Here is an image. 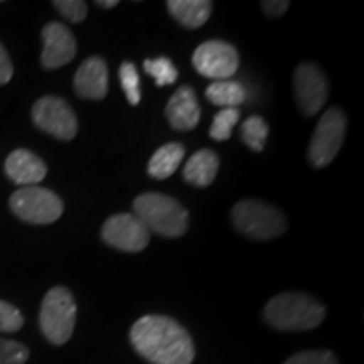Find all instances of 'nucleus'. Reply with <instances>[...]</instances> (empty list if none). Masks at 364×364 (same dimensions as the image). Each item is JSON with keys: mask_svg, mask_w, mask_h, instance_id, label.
Listing matches in <instances>:
<instances>
[{"mask_svg": "<svg viewBox=\"0 0 364 364\" xmlns=\"http://www.w3.org/2000/svg\"><path fill=\"white\" fill-rule=\"evenodd\" d=\"M240 120V110L238 108H223L213 120L211 129H209V136L223 142L228 140L233 134V127L238 124Z\"/></svg>", "mask_w": 364, "mask_h": 364, "instance_id": "22", "label": "nucleus"}, {"mask_svg": "<svg viewBox=\"0 0 364 364\" xmlns=\"http://www.w3.org/2000/svg\"><path fill=\"white\" fill-rule=\"evenodd\" d=\"M289 7L290 2H287V0H265V2H262L263 12H265L268 17H272V19L284 16V14L289 11Z\"/></svg>", "mask_w": 364, "mask_h": 364, "instance_id": "28", "label": "nucleus"}, {"mask_svg": "<svg viewBox=\"0 0 364 364\" xmlns=\"http://www.w3.org/2000/svg\"><path fill=\"white\" fill-rule=\"evenodd\" d=\"M144 68L145 71H147V75H150L156 80V85L159 88L176 83L177 76H179V73H177L176 66L172 65L171 59L164 56L156 59H145Z\"/></svg>", "mask_w": 364, "mask_h": 364, "instance_id": "21", "label": "nucleus"}, {"mask_svg": "<svg viewBox=\"0 0 364 364\" xmlns=\"http://www.w3.org/2000/svg\"><path fill=\"white\" fill-rule=\"evenodd\" d=\"M9 203L14 215L33 225H51L65 211V204L58 194L38 186H27L16 191Z\"/></svg>", "mask_w": 364, "mask_h": 364, "instance_id": "6", "label": "nucleus"}, {"mask_svg": "<svg viewBox=\"0 0 364 364\" xmlns=\"http://www.w3.org/2000/svg\"><path fill=\"white\" fill-rule=\"evenodd\" d=\"M33 122L46 134L59 140L75 139L78 134V118L63 98L43 97L33 107Z\"/></svg>", "mask_w": 364, "mask_h": 364, "instance_id": "9", "label": "nucleus"}, {"mask_svg": "<svg viewBox=\"0 0 364 364\" xmlns=\"http://www.w3.org/2000/svg\"><path fill=\"white\" fill-rule=\"evenodd\" d=\"M263 317L279 331H311L324 321L326 309L306 294L285 292L267 304Z\"/></svg>", "mask_w": 364, "mask_h": 364, "instance_id": "2", "label": "nucleus"}, {"mask_svg": "<svg viewBox=\"0 0 364 364\" xmlns=\"http://www.w3.org/2000/svg\"><path fill=\"white\" fill-rule=\"evenodd\" d=\"M6 174L19 186H36L48 174V167L36 154L26 149L14 150L6 161Z\"/></svg>", "mask_w": 364, "mask_h": 364, "instance_id": "15", "label": "nucleus"}, {"mask_svg": "<svg viewBox=\"0 0 364 364\" xmlns=\"http://www.w3.org/2000/svg\"><path fill=\"white\" fill-rule=\"evenodd\" d=\"M14 75V66L11 58L2 44H0V85H7Z\"/></svg>", "mask_w": 364, "mask_h": 364, "instance_id": "29", "label": "nucleus"}, {"mask_svg": "<svg viewBox=\"0 0 364 364\" xmlns=\"http://www.w3.org/2000/svg\"><path fill=\"white\" fill-rule=\"evenodd\" d=\"M24 326V317L19 309H16L12 304L0 300V331L2 332H16Z\"/></svg>", "mask_w": 364, "mask_h": 364, "instance_id": "26", "label": "nucleus"}, {"mask_svg": "<svg viewBox=\"0 0 364 364\" xmlns=\"http://www.w3.org/2000/svg\"><path fill=\"white\" fill-rule=\"evenodd\" d=\"M76 324V304L65 287H54L46 294L39 312V326L44 338L54 346L68 343Z\"/></svg>", "mask_w": 364, "mask_h": 364, "instance_id": "5", "label": "nucleus"}, {"mask_svg": "<svg viewBox=\"0 0 364 364\" xmlns=\"http://www.w3.org/2000/svg\"><path fill=\"white\" fill-rule=\"evenodd\" d=\"M134 215L147 226L149 231L166 238H179L189 226V215L182 204L171 196L161 193L136 196Z\"/></svg>", "mask_w": 364, "mask_h": 364, "instance_id": "3", "label": "nucleus"}, {"mask_svg": "<svg viewBox=\"0 0 364 364\" xmlns=\"http://www.w3.org/2000/svg\"><path fill=\"white\" fill-rule=\"evenodd\" d=\"M171 16L188 29H198L206 24L213 11V2L208 0H171L167 2Z\"/></svg>", "mask_w": 364, "mask_h": 364, "instance_id": "17", "label": "nucleus"}, {"mask_svg": "<svg viewBox=\"0 0 364 364\" xmlns=\"http://www.w3.org/2000/svg\"><path fill=\"white\" fill-rule=\"evenodd\" d=\"M29 359V349L17 341L0 339V364H24Z\"/></svg>", "mask_w": 364, "mask_h": 364, "instance_id": "24", "label": "nucleus"}, {"mask_svg": "<svg viewBox=\"0 0 364 364\" xmlns=\"http://www.w3.org/2000/svg\"><path fill=\"white\" fill-rule=\"evenodd\" d=\"M75 90L85 100H102L108 93V66L105 59L88 58L75 75Z\"/></svg>", "mask_w": 364, "mask_h": 364, "instance_id": "13", "label": "nucleus"}, {"mask_svg": "<svg viewBox=\"0 0 364 364\" xmlns=\"http://www.w3.org/2000/svg\"><path fill=\"white\" fill-rule=\"evenodd\" d=\"M102 238L107 245L127 253H139L147 248L150 231L135 215L122 213L108 218L102 228Z\"/></svg>", "mask_w": 364, "mask_h": 364, "instance_id": "10", "label": "nucleus"}, {"mask_svg": "<svg viewBox=\"0 0 364 364\" xmlns=\"http://www.w3.org/2000/svg\"><path fill=\"white\" fill-rule=\"evenodd\" d=\"M53 6L58 9V12L63 17L75 22V24L85 21V17L88 16V7H86L83 0H54Z\"/></svg>", "mask_w": 364, "mask_h": 364, "instance_id": "25", "label": "nucleus"}, {"mask_svg": "<svg viewBox=\"0 0 364 364\" xmlns=\"http://www.w3.org/2000/svg\"><path fill=\"white\" fill-rule=\"evenodd\" d=\"M166 117L172 129L176 130H193L201 120V108H199L198 97L191 86H181L172 95L166 107Z\"/></svg>", "mask_w": 364, "mask_h": 364, "instance_id": "14", "label": "nucleus"}, {"mask_svg": "<svg viewBox=\"0 0 364 364\" xmlns=\"http://www.w3.org/2000/svg\"><path fill=\"white\" fill-rule=\"evenodd\" d=\"M118 75H120L122 88H124V93L127 100H129V103L134 105V107L139 105L142 93H140V76L139 71H136V66L130 61L122 63Z\"/></svg>", "mask_w": 364, "mask_h": 364, "instance_id": "23", "label": "nucleus"}, {"mask_svg": "<svg viewBox=\"0 0 364 364\" xmlns=\"http://www.w3.org/2000/svg\"><path fill=\"white\" fill-rule=\"evenodd\" d=\"M206 98L221 108H236L247 100V90L238 81H215L206 88Z\"/></svg>", "mask_w": 364, "mask_h": 364, "instance_id": "19", "label": "nucleus"}, {"mask_svg": "<svg viewBox=\"0 0 364 364\" xmlns=\"http://www.w3.org/2000/svg\"><path fill=\"white\" fill-rule=\"evenodd\" d=\"M284 364H338V359L329 351H304L289 358Z\"/></svg>", "mask_w": 364, "mask_h": 364, "instance_id": "27", "label": "nucleus"}, {"mask_svg": "<svg viewBox=\"0 0 364 364\" xmlns=\"http://www.w3.org/2000/svg\"><path fill=\"white\" fill-rule=\"evenodd\" d=\"M193 66L204 78L225 81L236 75L240 68V56L235 46L225 41L213 39L196 48Z\"/></svg>", "mask_w": 364, "mask_h": 364, "instance_id": "8", "label": "nucleus"}, {"mask_svg": "<svg viewBox=\"0 0 364 364\" xmlns=\"http://www.w3.org/2000/svg\"><path fill=\"white\" fill-rule=\"evenodd\" d=\"M294 93L304 115H317L329 97V83L321 68L314 63H302L294 75Z\"/></svg>", "mask_w": 364, "mask_h": 364, "instance_id": "11", "label": "nucleus"}, {"mask_svg": "<svg viewBox=\"0 0 364 364\" xmlns=\"http://www.w3.org/2000/svg\"><path fill=\"white\" fill-rule=\"evenodd\" d=\"M43 54L41 65L46 70L70 65L76 56V39L63 22H49L43 29Z\"/></svg>", "mask_w": 364, "mask_h": 364, "instance_id": "12", "label": "nucleus"}, {"mask_svg": "<svg viewBox=\"0 0 364 364\" xmlns=\"http://www.w3.org/2000/svg\"><path fill=\"white\" fill-rule=\"evenodd\" d=\"M184 145L177 142L162 145V147L157 149L156 152H154V156L150 157L147 169L149 176L159 181L171 177L177 169H179L182 159H184Z\"/></svg>", "mask_w": 364, "mask_h": 364, "instance_id": "18", "label": "nucleus"}, {"mask_svg": "<svg viewBox=\"0 0 364 364\" xmlns=\"http://www.w3.org/2000/svg\"><path fill=\"white\" fill-rule=\"evenodd\" d=\"M235 228L255 240H273L285 233L287 220L280 209L258 199H243L231 211Z\"/></svg>", "mask_w": 364, "mask_h": 364, "instance_id": "4", "label": "nucleus"}, {"mask_svg": "<svg viewBox=\"0 0 364 364\" xmlns=\"http://www.w3.org/2000/svg\"><path fill=\"white\" fill-rule=\"evenodd\" d=\"M220 169V157L215 150L203 149L196 152L194 156L186 162L184 166V181L196 188H208L218 174Z\"/></svg>", "mask_w": 364, "mask_h": 364, "instance_id": "16", "label": "nucleus"}, {"mask_svg": "<svg viewBox=\"0 0 364 364\" xmlns=\"http://www.w3.org/2000/svg\"><path fill=\"white\" fill-rule=\"evenodd\" d=\"M130 341L135 351L152 364H191L194 359L189 332L171 317H140L132 326Z\"/></svg>", "mask_w": 364, "mask_h": 364, "instance_id": "1", "label": "nucleus"}, {"mask_svg": "<svg viewBox=\"0 0 364 364\" xmlns=\"http://www.w3.org/2000/svg\"><path fill=\"white\" fill-rule=\"evenodd\" d=\"M346 125L348 122L341 108H331L321 117L309 145V161L314 167L322 169L334 161L343 147Z\"/></svg>", "mask_w": 364, "mask_h": 364, "instance_id": "7", "label": "nucleus"}, {"mask_svg": "<svg viewBox=\"0 0 364 364\" xmlns=\"http://www.w3.org/2000/svg\"><path fill=\"white\" fill-rule=\"evenodd\" d=\"M97 6L102 9H112L118 6V0H98Z\"/></svg>", "mask_w": 364, "mask_h": 364, "instance_id": "30", "label": "nucleus"}, {"mask_svg": "<svg viewBox=\"0 0 364 364\" xmlns=\"http://www.w3.org/2000/svg\"><path fill=\"white\" fill-rule=\"evenodd\" d=\"M268 136V125L262 117L253 115L245 120L243 127H241V139L247 147H250L255 152H262L265 149V142Z\"/></svg>", "mask_w": 364, "mask_h": 364, "instance_id": "20", "label": "nucleus"}]
</instances>
